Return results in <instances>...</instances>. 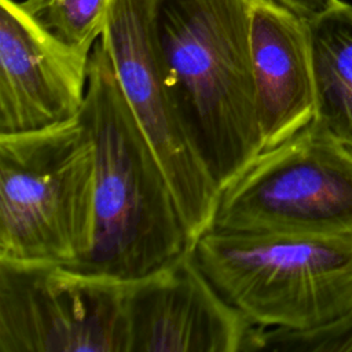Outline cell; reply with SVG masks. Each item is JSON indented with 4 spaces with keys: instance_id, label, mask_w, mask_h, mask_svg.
I'll list each match as a JSON object with an SVG mask.
<instances>
[{
    "instance_id": "1",
    "label": "cell",
    "mask_w": 352,
    "mask_h": 352,
    "mask_svg": "<svg viewBox=\"0 0 352 352\" xmlns=\"http://www.w3.org/2000/svg\"><path fill=\"white\" fill-rule=\"evenodd\" d=\"M80 118L94 144L95 236L85 258L70 268L122 282L140 279L184 254L195 241L102 38L89 55Z\"/></svg>"
},
{
    "instance_id": "2",
    "label": "cell",
    "mask_w": 352,
    "mask_h": 352,
    "mask_svg": "<svg viewBox=\"0 0 352 352\" xmlns=\"http://www.w3.org/2000/svg\"><path fill=\"white\" fill-rule=\"evenodd\" d=\"M254 0H153L169 96L194 150L224 187L261 150L252 65Z\"/></svg>"
},
{
    "instance_id": "3",
    "label": "cell",
    "mask_w": 352,
    "mask_h": 352,
    "mask_svg": "<svg viewBox=\"0 0 352 352\" xmlns=\"http://www.w3.org/2000/svg\"><path fill=\"white\" fill-rule=\"evenodd\" d=\"M194 256L258 327L308 329L352 308V236L209 228Z\"/></svg>"
},
{
    "instance_id": "4",
    "label": "cell",
    "mask_w": 352,
    "mask_h": 352,
    "mask_svg": "<svg viewBox=\"0 0 352 352\" xmlns=\"http://www.w3.org/2000/svg\"><path fill=\"white\" fill-rule=\"evenodd\" d=\"M94 236V144L80 114L0 135V258L74 267Z\"/></svg>"
},
{
    "instance_id": "5",
    "label": "cell",
    "mask_w": 352,
    "mask_h": 352,
    "mask_svg": "<svg viewBox=\"0 0 352 352\" xmlns=\"http://www.w3.org/2000/svg\"><path fill=\"white\" fill-rule=\"evenodd\" d=\"M210 228L352 236V148L309 124L260 151L221 187Z\"/></svg>"
},
{
    "instance_id": "6",
    "label": "cell",
    "mask_w": 352,
    "mask_h": 352,
    "mask_svg": "<svg viewBox=\"0 0 352 352\" xmlns=\"http://www.w3.org/2000/svg\"><path fill=\"white\" fill-rule=\"evenodd\" d=\"M128 282L0 258V352H128Z\"/></svg>"
},
{
    "instance_id": "7",
    "label": "cell",
    "mask_w": 352,
    "mask_h": 352,
    "mask_svg": "<svg viewBox=\"0 0 352 352\" xmlns=\"http://www.w3.org/2000/svg\"><path fill=\"white\" fill-rule=\"evenodd\" d=\"M153 0H110L100 36L124 96L170 180L194 241L212 227L220 188L194 150L162 77Z\"/></svg>"
},
{
    "instance_id": "8",
    "label": "cell",
    "mask_w": 352,
    "mask_h": 352,
    "mask_svg": "<svg viewBox=\"0 0 352 352\" xmlns=\"http://www.w3.org/2000/svg\"><path fill=\"white\" fill-rule=\"evenodd\" d=\"M128 352H253L257 326L198 265L194 246L126 285Z\"/></svg>"
},
{
    "instance_id": "9",
    "label": "cell",
    "mask_w": 352,
    "mask_h": 352,
    "mask_svg": "<svg viewBox=\"0 0 352 352\" xmlns=\"http://www.w3.org/2000/svg\"><path fill=\"white\" fill-rule=\"evenodd\" d=\"M91 52L44 29L15 0H0V135L47 128L82 109Z\"/></svg>"
},
{
    "instance_id": "10",
    "label": "cell",
    "mask_w": 352,
    "mask_h": 352,
    "mask_svg": "<svg viewBox=\"0 0 352 352\" xmlns=\"http://www.w3.org/2000/svg\"><path fill=\"white\" fill-rule=\"evenodd\" d=\"M250 40L257 120L261 146L267 150L308 126L314 118L307 18L276 0H254Z\"/></svg>"
},
{
    "instance_id": "11",
    "label": "cell",
    "mask_w": 352,
    "mask_h": 352,
    "mask_svg": "<svg viewBox=\"0 0 352 352\" xmlns=\"http://www.w3.org/2000/svg\"><path fill=\"white\" fill-rule=\"evenodd\" d=\"M315 111L311 125L352 148V4L333 0L307 18Z\"/></svg>"
},
{
    "instance_id": "12",
    "label": "cell",
    "mask_w": 352,
    "mask_h": 352,
    "mask_svg": "<svg viewBox=\"0 0 352 352\" xmlns=\"http://www.w3.org/2000/svg\"><path fill=\"white\" fill-rule=\"evenodd\" d=\"M110 0H25L23 8L60 41L91 52L100 38Z\"/></svg>"
},
{
    "instance_id": "13",
    "label": "cell",
    "mask_w": 352,
    "mask_h": 352,
    "mask_svg": "<svg viewBox=\"0 0 352 352\" xmlns=\"http://www.w3.org/2000/svg\"><path fill=\"white\" fill-rule=\"evenodd\" d=\"M352 352V308L308 329L258 327L254 351Z\"/></svg>"
},
{
    "instance_id": "14",
    "label": "cell",
    "mask_w": 352,
    "mask_h": 352,
    "mask_svg": "<svg viewBox=\"0 0 352 352\" xmlns=\"http://www.w3.org/2000/svg\"><path fill=\"white\" fill-rule=\"evenodd\" d=\"M280 4L289 7L298 15L309 18L320 11H323L333 0H276Z\"/></svg>"
}]
</instances>
